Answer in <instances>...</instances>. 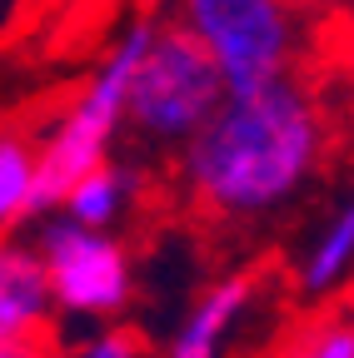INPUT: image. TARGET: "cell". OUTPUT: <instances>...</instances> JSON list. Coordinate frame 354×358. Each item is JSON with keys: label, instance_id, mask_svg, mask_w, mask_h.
<instances>
[{"label": "cell", "instance_id": "10", "mask_svg": "<svg viewBox=\"0 0 354 358\" xmlns=\"http://www.w3.org/2000/svg\"><path fill=\"white\" fill-rule=\"evenodd\" d=\"M35 199V150L20 140H0V234L30 214Z\"/></svg>", "mask_w": 354, "mask_h": 358}, {"label": "cell", "instance_id": "4", "mask_svg": "<svg viewBox=\"0 0 354 358\" xmlns=\"http://www.w3.org/2000/svg\"><path fill=\"white\" fill-rule=\"evenodd\" d=\"M180 25L210 50L230 95H250L290 75L294 25L275 0H190Z\"/></svg>", "mask_w": 354, "mask_h": 358}, {"label": "cell", "instance_id": "6", "mask_svg": "<svg viewBox=\"0 0 354 358\" xmlns=\"http://www.w3.org/2000/svg\"><path fill=\"white\" fill-rule=\"evenodd\" d=\"M55 308L40 249L0 239V343H30Z\"/></svg>", "mask_w": 354, "mask_h": 358}, {"label": "cell", "instance_id": "9", "mask_svg": "<svg viewBox=\"0 0 354 358\" xmlns=\"http://www.w3.org/2000/svg\"><path fill=\"white\" fill-rule=\"evenodd\" d=\"M349 264H354V204L339 209L334 224L309 244V254L299 264V284L309 294H320V289H329V284H339L349 274Z\"/></svg>", "mask_w": 354, "mask_h": 358}, {"label": "cell", "instance_id": "11", "mask_svg": "<svg viewBox=\"0 0 354 358\" xmlns=\"http://www.w3.org/2000/svg\"><path fill=\"white\" fill-rule=\"evenodd\" d=\"M75 358H140V338L135 334H100L95 343H85Z\"/></svg>", "mask_w": 354, "mask_h": 358}, {"label": "cell", "instance_id": "3", "mask_svg": "<svg viewBox=\"0 0 354 358\" xmlns=\"http://www.w3.org/2000/svg\"><path fill=\"white\" fill-rule=\"evenodd\" d=\"M230 85L185 25H155V40L130 85V124L150 140H195L225 110Z\"/></svg>", "mask_w": 354, "mask_h": 358}, {"label": "cell", "instance_id": "7", "mask_svg": "<svg viewBox=\"0 0 354 358\" xmlns=\"http://www.w3.org/2000/svg\"><path fill=\"white\" fill-rule=\"evenodd\" d=\"M250 289H254L250 274L219 279V284L190 308L185 329L175 334V343H170V358H215V353H219V338H225V329L240 319V308L250 303Z\"/></svg>", "mask_w": 354, "mask_h": 358}, {"label": "cell", "instance_id": "8", "mask_svg": "<svg viewBox=\"0 0 354 358\" xmlns=\"http://www.w3.org/2000/svg\"><path fill=\"white\" fill-rule=\"evenodd\" d=\"M125 199H130V174L115 169V164H100L95 174H85L80 185L70 189V199H65V219L80 224V229L105 234L110 224H115V214L125 209Z\"/></svg>", "mask_w": 354, "mask_h": 358}, {"label": "cell", "instance_id": "13", "mask_svg": "<svg viewBox=\"0 0 354 358\" xmlns=\"http://www.w3.org/2000/svg\"><path fill=\"white\" fill-rule=\"evenodd\" d=\"M0 358H46V348H40L35 338L30 343H0Z\"/></svg>", "mask_w": 354, "mask_h": 358}, {"label": "cell", "instance_id": "12", "mask_svg": "<svg viewBox=\"0 0 354 358\" xmlns=\"http://www.w3.org/2000/svg\"><path fill=\"white\" fill-rule=\"evenodd\" d=\"M304 358H354V329L349 324H329Z\"/></svg>", "mask_w": 354, "mask_h": 358}, {"label": "cell", "instance_id": "2", "mask_svg": "<svg viewBox=\"0 0 354 358\" xmlns=\"http://www.w3.org/2000/svg\"><path fill=\"white\" fill-rule=\"evenodd\" d=\"M155 40L150 20L125 25V35L110 45L105 65L95 70V80L85 85V95L70 105V115L55 124V134L35 150V199L30 214H46V209H65L70 189L80 185L85 174H95L105 159L110 134L120 129V120H130V85H135V70Z\"/></svg>", "mask_w": 354, "mask_h": 358}, {"label": "cell", "instance_id": "5", "mask_svg": "<svg viewBox=\"0 0 354 358\" xmlns=\"http://www.w3.org/2000/svg\"><path fill=\"white\" fill-rule=\"evenodd\" d=\"M40 259L50 274L55 308L85 313V319H110L130 303V254L120 249V239L55 219L40 229Z\"/></svg>", "mask_w": 354, "mask_h": 358}, {"label": "cell", "instance_id": "1", "mask_svg": "<svg viewBox=\"0 0 354 358\" xmlns=\"http://www.w3.org/2000/svg\"><path fill=\"white\" fill-rule=\"evenodd\" d=\"M320 110L294 75L230 95L185 150V179L219 214H270L299 194L320 164Z\"/></svg>", "mask_w": 354, "mask_h": 358}]
</instances>
